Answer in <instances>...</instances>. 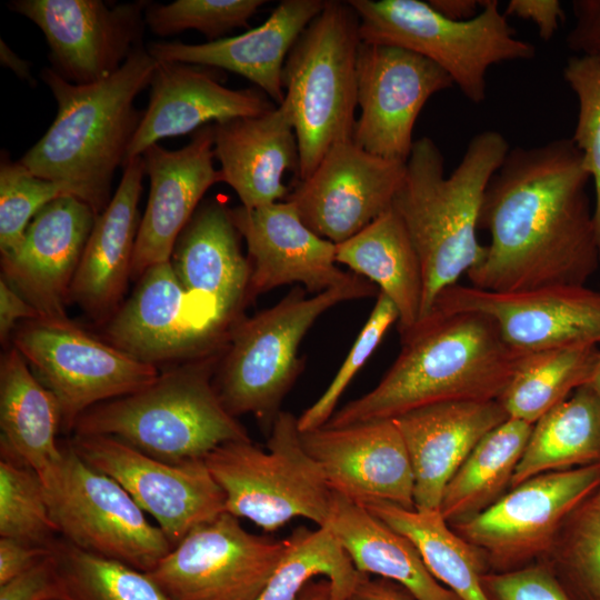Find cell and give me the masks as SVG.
Returning <instances> with one entry per match:
<instances>
[{"label": "cell", "instance_id": "6da1fadb", "mask_svg": "<svg viewBox=\"0 0 600 600\" xmlns=\"http://www.w3.org/2000/svg\"><path fill=\"white\" fill-rule=\"evenodd\" d=\"M590 181L571 138L510 148L484 193L479 229L490 243L467 272L471 286L497 292L584 286L600 263Z\"/></svg>", "mask_w": 600, "mask_h": 600}, {"label": "cell", "instance_id": "7a4b0ae2", "mask_svg": "<svg viewBox=\"0 0 600 600\" xmlns=\"http://www.w3.org/2000/svg\"><path fill=\"white\" fill-rule=\"evenodd\" d=\"M400 338L401 350L380 382L336 410L326 427L394 419L440 402L498 400L527 352L473 312L431 309Z\"/></svg>", "mask_w": 600, "mask_h": 600}, {"label": "cell", "instance_id": "3957f363", "mask_svg": "<svg viewBox=\"0 0 600 600\" xmlns=\"http://www.w3.org/2000/svg\"><path fill=\"white\" fill-rule=\"evenodd\" d=\"M157 63L142 44L117 72L90 84H73L44 68L41 79L54 97L57 113L19 161L101 213L143 117L134 99L150 86Z\"/></svg>", "mask_w": 600, "mask_h": 600}, {"label": "cell", "instance_id": "277c9868", "mask_svg": "<svg viewBox=\"0 0 600 600\" xmlns=\"http://www.w3.org/2000/svg\"><path fill=\"white\" fill-rule=\"evenodd\" d=\"M510 147L496 130L473 136L456 169L429 137L414 141L392 207L403 221L423 274L421 316L438 296L478 264L486 246L477 238L487 187ZM419 319V320H420Z\"/></svg>", "mask_w": 600, "mask_h": 600}, {"label": "cell", "instance_id": "5b68a950", "mask_svg": "<svg viewBox=\"0 0 600 600\" xmlns=\"http://www.w3.org/2000/svg\"><path fill=\"white\" fill-rule=\"evenodd\" d=\"M224 349L159 374L148 387L83 412L74 434L114 437L156 459H203L222 443L251 440L221 402L213 376Z\"/></svg>", "mask_w": 600, "mask_h": 600}, {"label": "cell", "instance_id": "8992f818", "mask_svg": "<svg viewBox=\"0 0 600 600\" xmlns=\"http://www.w3.org/2000/svg\"><path fill=\"white\" fill-rule=\"evenodd\" d=\"M307 293L297 288L274 306L239 319L217 366L213 382L224 408L236 418L251 413L267 432L302 371L298 353L309 329L332 307L378 296L379 289L357 274L349 283Z\"/></svg>", "mask_w": 600, "mask_h": 600}, {"label": "cell", "instance_id": "52a82bcc", "mask_svg": "<svg viewBox=\"0 0 600 600\" xmlns=\"http://www.w3.org/2000/svg\"><path fill=\"white\" fill-rule=\"evenodd\" d=\"M360 44L356 10L348 1L327 0L286 59L282 102L298 142V181L311 176L333 144L352 140Z\"/></svg>", "mask_w": 600, "mask_h": 600}, {"label": "cell", "instance_id": "ba28073f", "mask_svg": "<svg viewBox=\"0 0 600 600\" xmlns=\"http://www.w3.org/2000/svg\"><path fill=\"white\" fill-rule=\"evenodd\" d=\"M359 17L362 42L418 53L443 69L472 103L487 96L488 70L532 60L536 47L516 37L497 0H482L472 19L456 21L421 0H349Z\"/></svg>", "mask_w": 600, "mask_h": 600}, {"label": "cell", "instance_id": "9c48e42d", "mask_svg": "<svg viewBox=\"0 0 600 600\" xmlns=\"http://www.w3.org/2000/svg\"><path fill=\"white\" fill-rule=\"evenodd\" d=\"M226 496V512L272 532L296 517L323 527L333 491L302 446L298 417L281 411L267 450L251 440L220 444L203 458Z\"/></svg>", "mask_w": 600, "mask_h": 600}, {"label": "cell", "instance_id": "30bf717a", "mask_svg": "<svg viewBox=\"0 0 600 600\" xmlns=\"http://www.w3.org/2000/svg\"><path fill=\"white\" fill-rule=\"evenodd\" d=\"M43 484L50 516L64 540L89 553L152 571L172 544L112 478L86 463L68 443Z\"/></svg>", "mask_w": 600, "mask_h": 600}, {"label": "cell", "instance_id": "8fae6325", "mask_svg": "<svg viewBox=\"0 0 600 600\" xmlns=\"http://www.w3.org/2000/svg\"><path fill=\"white\" fill-rule=\"evenodd\" d=\"M13 347L57 398L68 430L90 408L137 392L160 374L157 366L97 339L67 317L24 321Z\"/></svg>", "mask_w": 600, "mask_h": 600}, {"label": "cell", "instance_id": "7c38bea8", "mask_svg": "<svg viewBox=\"0 0 600 600\" xmlns=\"http://www.w3.org/2000/svg\"><path fill=\"white\" fill-rule=\"evenodd\" d=\"M600 487V462L544 472L512 488L483 512L450 526L484 556L492 572L538 562L570 511Z\"/></svg>", "mask_w": 600, "mask_h": 600}, {"label": "cell", "instance_id": "4fadbf2b", "mask_svg": "<svg viewBox=\"0 0 600 600\" xmlns=\"http://www.w3.org/2000/svg\"><path fill=\"white\" fill-rule=\"evenodd\" d=\"M223 512L192 529L149 576L170 600H257L288 548Z\"/></svg>", "mask_w": 600, "mask_h": 600}, {"label": "cell", "instance_id": "5bb4252c", "mask_svg": "<svg viewBox=\"0 0 600 600\" xmlns=\"http://www.w3.org/2000/svg\"><path fill=\"white\" fill-rule=\"evenodd\" d=\"M69 444L86 463L116 480L172 547L226 512V496L203 459L167 462L102 434H74Z\"/></svg>", "mask_w": 600, "mask_h": 600}, {"label": "cell", "instance_id": "9a60e30c", "mask_svg": "<svg viewBox=\"0 0 600 600\" xmlns=\"http://www.w3.org/2000/svg\"><path fill=\"white\" fill-rule=\"evenodd\" d=\"M149 1L107 4L101 0H13L8 7L44 34L51 69L73 84L117 72L142 46Z\"/></svg>", "mask_w": 600, "mask_h": 600}, {"label": "cell", "instance_id": "2e32d148", "mask_svg": "<svg viewBox=\"0 0 600 600\" xmlns=\"http://www.w3.org/2000/svg\"><path fill=\"white\" fill-rule=\"evenodd\" d=\"M453 86L443 69L418 53L361 41L357 57L361 113L352 141L371 154L406 163L422 108L433 94Z\"/></svg>", "mask_w": 600, "mask_h": 600}, {"label": "cell", "instance_id": "e0dca14e", "mask_svg": "<svg viewBox=\"0 0 600 600\" xmlns=\"http://www.w3.org/2000/svg\"><path fill=\"white\" fill-rule=\"evenodd\" d=\"M431 309L489 317L502 339L521 351L600 344V291L586 284L497 292L456 283Z\"/></svg>", "mask_w": 600, "mask_h": 600}, {"label": "cell", "instance_id": "ac0fdd59", "mask_svg": "<svg viewBox=\"0 0 600 600\" xmlns=\"http://www.w3.org/2000/svg\"><path fill=\"white\" fill-rule=\"evenodd\" d=\"M104 337L134 359L156 366L221 351L229 334L190 298L167 261L140 276L130 299L109 319Z\"/></svg>", "mask_w": 600, "mask_h": 600}, {"label": "cell", "instance_id": "d6986e66", "mask_svg": "<svg viewBox=\"0 0 600 600\" xmlns=\"http://www.w3.org/2000/svg\"><path fill=\"white\" fill-rule=\"evenodd\" d=\"M406 163L367 152L352 140L333 144L286 198L318 236L340 243L392 207Z\"/></svg>", "mask_w": 600, "mask_h": 600}, {"label": "cell", "instance_id": "ffe728a7", "mask_svg": "<svg viewBox=\"0 0 600 600\" xmlns=\"http://www.w3.org/2000/svg\"><path fill=\"white\" fill-rule=\"evenodd\" d=\"M303 448L332 491L364 506L383 501L414 509V478L393 419L300 432Z\"/></svg>", "mask_w": 600, "mask_h": 600}, {"label": "cell", "instance_id": "44dd1931", "mask_svg": "<svg viewBox=\"0 0 600 600\" xmlns=\"http://www.w3.org/2000/svg\"><path fill=\"white\" fill-rule=\"evenodd\" d=\"M229 213L249 252V301L291 283L317 294L357 277L337 266L336 243L312 231L287 199L258 208H229Z\"/></svg>", "mask_w": 600, "mask_h": 600}, {"label": "cell", "instance_id": "7402d4cb", "mask_svg": "<svg viewBox=\"0 0 600 600\" xmlns=\"http://www.w3.org/2000/svg\"><path fill=\"white\" fill-rule=\"evenodd\" d=\"M150 180L148 203L140 219L131 276L170 261L176 242L207 190L222 182L213 166V123L193 132L184 147L168 150L158 143L142 154Z\"/></svg>", "mask_w": 600, "mask_h": 600}, {"label": "cell", "instance_id": "603a6c76", "mask_svg": "<svg viewBox=\"0 0 600 600\" xmlns=\"http://www.w3.org/2000/svg\"><path fill=\"white\" fill-rule=\"evenodd\" d=\"M97 216L74 196L57 198L32 218L18 247L1 256V277L41 317H67L70 287Z\"/></svg>", "mask_w": 600, "mask_h": 600}, {"label": "cell", "instance_id": "cb8c5ba5", "mask_svg": "<svg viewBox=\"0 0 600 600\" xmlns=\"http://www.w3.org/2000/svg\"><path fill=\"white\" fill-rule=\"evenodd\" d=\"M149 87V103L123 166L162 139L277 107L258 88L230 89L218 69L184 62L158 61Z\"/></svg>", "mask_w": 600, "mask_h": 600}, {"label": "cell", "instance_id": "d4e9b609", "mask_svg": "<svg viewBox=\"0 0 600 600\" xmlns=\"http://www.w3.org/2000/svg\"><path fill=\"white\" fill-rule=\"evenodd\" d=\"M240 237L229 208L208 200L182 230L170 259L190 298L227 333L249 301L252 268Z\"/></svg>", "mask_w": 600, "mask_h": 600}, {"label": "cell", "instance_id": "484cf974", "mask_svg": "<svg viewBox=\"0 0 600 600\" xmlns=\"http://www.w3.org/2000/svg\"><path fill=\"white\" fill-rule=\"evenodd\" d=\"M498 400L449 401L393 419L409 453L417 510H440L446 486L479 441L508 419Z\"/></svg>", "mask_w": 600, "mask_h": 600}, {"label": "cell", "instance_id": "4316f807", "mask_svg": "<svg viewBox=\"0 0 600 600\" xmlns=\"http://www.w3.org/2000/svg\"><path fill=\"white\" fill-rule=\"evenodd\" d=\"M326 1L283 0L260 26L238 36L200 44L151 42L147 49L158 61L184 62L240 74L279 106L286 93L282 83L286 59Z\"/></svg>", "mask_w": 600, "mask_h": 600}, {"label": "cell", "instance_id": "83f0119b", "mask_svg": "<svg viewBox=\"0 0 600 600\" xmlns=\"http://www.w3.org/2000/svg\"><path fill=\"white\" fill-rule=\"evenodd\" d=\"M214 157L222 182L238 194L241 206L258 208L289 196L284 171L297 174V137L284 102L274 109L213 123Z\"/></svg>", "mask_w": 600, "mask_h": 600}, {"label": "cell", "instance_id": "f1b7e54d", "mask_svg": "<svg viewBox=\"0 0 600 600\" xmlns=\"http://www.w3.org/2000/svg\"><path fill=\"white\" fill-rule=\"evenodd\" d=\"M143 174L142 156L124 164L116 192L96 218L70 287L69 300L99 321L118 310L131 276Z\"/></svg>", "mask_w": 600, "mask_h": 600}, {"label": "cell", "instance_id": "f546056e", "mask_svg": "<svg viewBox=\"0 0 600 600\" xmlns=\"http://www.w3.org/2000/svg\"><path fill=\"white\" fill-rule=\"evenodd\" d=\"M60 426L57 398L12 347L0 363L2 459L33 470L44 483L62 462L63 451L56 439Z\"/></svg>", "mask_w": 600, "mask_h": 600}, {"label": "cell", "instance_id": "4dcf8cb0", "mask_svg": "<svg viewBox=\"0 0 600 600\" xmlns=\"http://www.w3.org/2000/svg\"><path fill=\"white\" fill-rule=\"evenodd\" d=\"M338 540L354 568L404 588L414 600H461L428 570L416 546L366 507L333 491L323 526Z\"/></svg>", "mask_w": 600, "mask_h": 600}, {"label": "cell", "instance_id": "1f68e13d", "mask_svg": "<svg viewBox=\"0 0 600 600\" xmlns=\"http://www.w3.org/2000/svg\"><path fill=\"white\" fill-rule=\"evenodd\" d=\"M336 260L374 283L393 302L400 334L419 321L423 299L421 262L393 207L353 237L337 243Z\"/></svg>", "mask_w": 600, "mask_h": 600}, {"label": "cell", "instance_id": "d6a6232c", "mask_svg": "<svg viewBox=\"0 0 600 600\" xmlns=\"http://www.w3.org/2000/svg\"><path fill=\"white\" fill-rule=\"evenodd\" d=\"M600 462V400L590 384L574 390L532 426L511 488L541 473Z\"/></svg>", "mask_w": 600, "mask_h": 600}, {"label": "cell", "instance_id": "836d02e7", "mask_svg": "<svg viewBox=\"0 0 600 600\" xmlns=\"http://www.w3.org/2000/svg\"><path fill=\"white\" fill-rule=\"evenodd\" d=\"M363 507L406 536L431 574L461 600H489L481 586V577L490 571L484 556L450 527L440 510L406 509L383 501Z\"/></svg>", "mask_w": 600, "mask_h": 600}, {"label": "cell", "instance_id": "e575fe53", "mask_svg": "<svg viewBox=\"0 0 600 600\" xmlns=\"http://www.w3.org/2000/svg\"><path fill=\"white\" fill-rule=\"evenodd\" d=\"M532 426L508 418L479 441L443 491L440 512L450 526L483 512L509 491Z\"/></svg>", "mask_w": 600, "mask_h": 600}, {"label": "cell", "instance_id": "d590c367", "mask_svg": "<svg viewBox=\"0 0 600 600\" xmlns=\"http://www.w3.org/2000/svg\"><path fill=\"white\" fill-rule=\"evenodd\" d=\"M600 363L598 346L527 351L498 399L509 418L530 424L589 384Z\"/></svg>", "mask_w": 600, "mask_h": 600}, {"label": "cell", "instance_id": "8d00e7d4", "mask_svg": "<svg viewBox=\"0 0 600 600\" xmlns=\"http://www.w3.org/2000/svg\"><path fill=\"white\" fill-rule=\"evenodd\" d=\"M257 600H298L310 579L328 578L330 600H348L360 572L326 527H300Z\"/></svg>", "mask_w": 600, "mask_h": 600}, {"label": "cell", "instance_id": "74e56055", "mask_svg": "<svg viewBox=\"0 0 600 600\" xmlns=\"http://www.w3.org/2000/svg\"><path fill=\"white\" fill-rule=\"evenodd\" d=\"M540 561L571 600H600V487L570 511Z\"/></svg>", "mask_w": 600, "mask_h": 600}, {"label": "cell", "instance_id": "f35d334b", "mask_svg": "<svg viewBox=\"0 0 600 600\" xmlns=\"http://www.w3.org/2000/svg\"><path fill=\"white\" fill-rule=\"evenodd\" d=\"M69 600H170L148 572L54 541Z\"/></svg>", "mask_w": 600, "mask_h": 600}, {"label": "cell", "instance_id": "ab89813d", "mask_svg": "<svg viewBox=\"0 0 600 600\" xmlns=\"http://www.w3.org/2000/svg\"><path fill=\"white\" fill-rule=\"evenodd\" d=\"M59 533L49 511L44 488L31 469L10 460L0 462V536L31 546L51 547Z\"/></svg>", "mask_w": 600, "mask_h": 600}, {"label": "cell", "instance_id": "60d3db41", "mask_svg": "<svg viewBox=\"0 0 600 600\" xmlns=\"http://www.w3.org/2000/svg\"><path fill=\"white\" fill-rule=\"evenodd\" d=\"M264 0H176L148 3L144 23L159 37H169L188 29L201 32L216 41L236 28L248 27L249 19Z\"/></svg>", "mask_w": 600, "mask_h": 600}, {"label": "cell", "instance_id": "b9f144b4", "mask_svg": "<svg viewBox=\"0 0 600 600\" xmlns=\"http://www.w3.org/2000/svg\"><path fill=\"white\" fill-rule=\"evenodd\" d=\"M562 74L578 100L571 140L581 152L582 166L593 182V221L600 248V56H572Z\"/></svg>", "mask_w": 600, "mask_h": 600}, {"label": "cell", "instance_id": "7bdbcfd3", "mask_svg": "<svg viewBox=\"0 0 600 600\" xmlns=\"http://www.w3.org/2000/svg\"><path fill=\"white\" fill-rule=\"evenodd\" d=\"M71 196L66 188L34 176L6 150L0 157V252L9 254L20 243L32 218L57 198Z\"/></svg>", "mask_w": 600, "mask_h": 600}, {"label": "cell", "instance_id": "ee69618b", "mask_svg": "<svg viewBox=\"0 0 600 600\" xmlns=\"http://www.w3.org/2000/svg\"><path fill=\"white\" fill-rule=\"evenodd\" d=\"M399 319L393 302L379 291L373 309L343 363L318 400L298 417L300 432L324 426L357 372L364 366L389 328Z\"/></svg>", "mask_w": 600, "mask_h": 600}, {"label": "cell", "instance_id": "f6af8a7d", "mask_svg": "<svg viewBox=\"0 0 600 600\" xmlns=\"http://www.w3.org/2000/svg\"><path fill=\"white\" fill-rule=\"evenodd\" d=\"M489 600H571L550 568L538 561L520 569L481 577Z\"/></svg>", "mask_w": 600, "mask_h": 600}, {"label": "cell", "instance_id": "bcb514c9", "mask_svg": "<svg viewBox=\"0 0 600 600\" xmlns=\"http://www.w3.org/2000/svg\"><path fill=\"white\" fill-rule=\"evenodd\" d=\"M0 600H69L53 550L26 571L0 584Z\"/></svg>", "mask_w": 600, "mask_h": 600}, {"label": "cell", "instance_id": "7dc6e473", "mask_svg": "<svg viewBox=\"0 0 600 600\" xmlns=\"http://www.w3.org/2000/svg\"><path fill=\"white\" fill-rule=\"evenodd\" d=\"M572 12L567 47L577 54L600 56V0H573Z\"/></svg>", "mask_w": 600, "mask_h": 600}, {"label": "cell", "instance_id": "c3c4849f", "mask_svg": "<svg viewBox=\"0 0 600 600\" xmlns=\"http://www.w3.org/2000/svg\"><path fill=\"white\" fill-rule=\"evenodd\" d=\"M534 23L539 38L549 41L564 20V10L558 0H510L503 11Z\"/></svg>", "mask_w": 600, "mask_h": 600}, {"label": "cell", "instance_id": "681fc988", "mask_svg": "<svg viewBox=\"0 0 600 600\" xmlns=\"http://www.w3.org/2000/svg\"><path fill=\"white\" fill-rule=\"evenodd\" d=\"M51 552V547L31 546L14 539L1 537L0 584L26 571Z\"/></svg>", "mask_w": 600, "mask_h": 600}, {"label": "cell", "instance_id": "f907efd6", "mask_svg": "<svg viewBox=\"0 0 600 600\" xmlns=\"http://www.w3.org/2000/svg\"><path fill=\"white\" fill-rule=\"evenodd\" d=\"M41 317L34 307L24 299L2 277L0 278V339L6 343L16 324L26 319Z\"/></svg>", "mask_w": 600, "mask_h": 600}, {"label": "cell", "instance_id": "816d5d0a", "mask_svg": "<svg viewBox=\"0 0 600 600\" xmlns=\"http://www.w3.org/2000/svg\"><path fill=\"white\" fill-rule=\"evenodd\" d=\"M348 600H414L412 596L398 583L384 579H371L361 573Z\"/></svg>", "mask_w": 600, "mask_h": 600}, {"label": "cell", "instance_id": "f5cc1de1", "mask_svg": "<svg viewBox=\"0 0 600 600\" xmlns=\"http://www.w3.org/2000/svg\"><path fill=\"white\" fill-rule=\"evenodd\" d=\"M430 6L448 19L466 21L474 18L481 9L478 0H429Z\"/></svg>", "mask_w": 600, "mask_h": 600}, {"label": "cell", "instance_id": "db71d44e", "mask_svg": "<svg viewBox=\"0 0 600 600\" xmlns=\"http://www.w3.org/2000/svg\"><path fill=\"white\" fill-rule=\"evenodd\" d=\"M0 62L21 80L28 81L31 86L36 84L29 61L20 58L2 39L0 40Z\"/></svg>", "mask_w": 600, "mask_h": 600}, {"label": "cell", "instance_id": "11a10c76", "mask_svg": "<svg viewBox=\"0 0 600 600\" xmlns=\"http://www.w3.org/2000/svg\"><path fill=\"white\" fill-rule=\"evenodd\" d=\"M298 600H330V584L328 581L310 583L301 592Z\"/></svg>", "mask_w": 600, "mask_h": 600}, {"label": "cell", "instance_id": "9f6ffc18", "mask_svg": "<svg viewBox=\"0 0 600 600\" xmlns=\"http://www.w3.org/2000/svg\"><path fill=\"white\" fill-rule=\"evenodd\" d=\"M589 384L592 387V389L594 390V392L597 393L600 400V363L592 381Z\"/></svg>", "mask_w": 600, "mask_h": 600}]
</instances>
